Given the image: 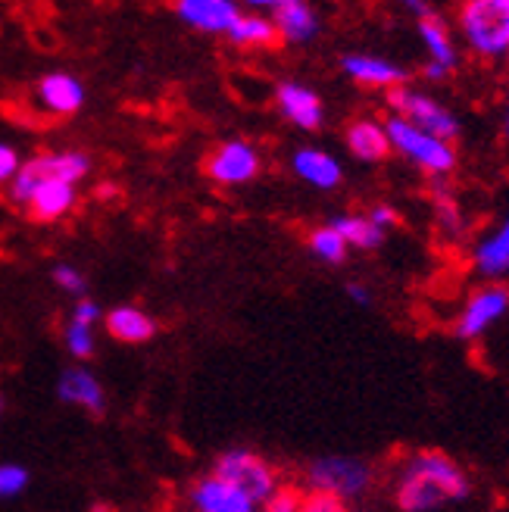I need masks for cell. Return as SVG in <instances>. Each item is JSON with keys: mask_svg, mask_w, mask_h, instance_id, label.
I'll list each match as a JSON object with an SVG mask.
<instances>
[{"mask_svg": "<svg viewBox=\"0 0 509 512\" xmlns=\"http://www.w3.org/2000/svg\"><path fill=\"white\" fill-rule=\"evenodd\" d=\"M72 203H75V185H69V182H41L25 207H29V213L38 222H54V219H60V216H66L72 210Z\"/></svg>", "mask_w": 509, "mask_h": 512, "instance_id": "7402d4cb", "label": "cell"}, {"mask_svg": "<svg viewBox=\"0 0 509 512\" xmlns=\"http://www.w3.org/2000/svg\"><path fill=\"white\" fill-rule=\"evenodd\" d=\"M100 319V306L94 300H79L75 303V310H72V322H82V325H91Z\"/></svg>", "mask_w": 509, "mask_h": 512, "instance_id": "d6a6232c", "label": "cell"}, {"mask_svg": "<svg viewBox=\"0 0 509 512\" xmlns=\"http://www.w3.org/2000/svg\"><path fill=\"white\" fill-rule=\"evenodd\" d=\"M332 228L347 241L350 250L369 253V250H378L381 244L388 241V232H385V228H378L369 219V213H344V216H335L332 219Z\"/></svg>", "mask_w": 509, "mask_h": 512, "instance_id": "44dd1931", "label": "cell"}, {"mask_svg": "<svg viewBox=\"0 0 509 512\" xmlns=\"http://www.w3.org/2000/svg\"><path fill=\"white\" fill-rule=\"evenodd\" d=\"M275 110L282 113V119H288L294 128H300V132H319L325 122L322 97L303 82H278Z\"/></svg>", "mask_w": 509, "mask_h": 512, "instance_id": "4fadbf2b", "label": "cell"}, {"mask_svg": "<svg viewBox=\"0 0 509 512\" xmlns=\"http://www.w3.org/2000/svg\"><path fill=\"white\" fill-rule=\"evenodd\" d=\"M369 213V219L378 225V228H385V232L391 235V228L397 225V210L391 207V203H375L372 210H366Z\"/></svg>", "mask_w": 509, "mask_h": 512, "instance_id": "1f68e13d", "label": "cell"}, {"mask_svg": "<svg viewBox=\"0 0 509 512\" xmlns=\"http://www.w3.org/2000/svg\"><path fill=\"white\" fill-rule=\"evenodd\" d=\"M107 331L116 341L141 344L157 335V322L144 310H138V306H116V310L107 313Z\"/></svg>", "mask_w": 509, "mask_h": 512, "instance_id": "603a6c76", "label": "cell"}, {"mask_svg": "<svg viewBox=\"0 0 509 512\" xmlns=\"http://www.w3.org/2000/svg\"><path fill=\"white\" fill-rule=\"evenodd\" d=\"M66 347L75 360H91L97 344H94V328L91 325H82V322H72L66 325Z\"/></svg>", "mask_w": 509, "mask_h": 512, "instance_id": "484cf974", "label": "cell"}, {"mask_svg": "<svg viewBox=\"0 0 509 512\" xmlns=\"http://www.w3.org/2000/svg\"><path fill=\"white\" fill-rule=\"evenodd\" d=\"M347 297L353 303H360V306H369L372 303V291L366 285H360V281H347Z\"/></svg>", "mask_w": 509, "mask_h": 512, "instance_id": "836d02e7", "label": "cell"}, {"mask_svg": "<svg viewBox=\"0 0 509 512\" xmlns=\"http://www.w3.org/2000/svg\"><path fill=\"white\" fill-rule=\"evenodd\" d=\"M391 494L400 512H444L472 494V481L450 453L410 450L391 472Z\"/></svg>", "mask_w": 509, "mask_h": 512, "instance_id": "6da1fadb", "label": "cell"}, {"mask_svg": "<svg viewBox=\"0 0 509 512\" xmlns=\"http://www.w3.org/2000/svg\"><path fill=\"white\" fill-rule=\"evenodd\" d=\"M291 169L303 185H310L316 191H335L344 182L341 160L322 147H297L291 157Z\"/></svg>", "mask_w": 509, "mask_h": 512, "instance_id": "9a60e30c", "label": "cell"}, {"mask_svg": "<svg viewBox=\"0 0 509 512\" xmlns=\"http://www.w3.org/2000/svg\"><path fill=\"white\" fill-rule=\"evenodd\" d=\"M378 484V469L363 456H319L307 466V491H322L332 494L344 503L363 500L372 494Z\"/></svg>", "mask_w": 509, "mask_h": 512, "instance_id": "3957f363", "label": "cell"}, {"mask_svg": "<svg viewBox=\"0 0 509 512\" xmlns=\"http://www.w3.org/2000/svg\"><path fill=\"white\" fill-rule=\"evenodd\" d=\"M232 44L238 47H275L278 44V32L269 16L263 13H238V19L232 22V29L225 35Z\"/></svg>", "mask_w": 509, "mask_h": 512, "instance_id": "cb8c5ba5", "label": "cell"}, {"mask_svg": "<svg viewBox=\"0 0 509 512\" xmlns=\"http://www.w3.org/2000/svg\"><path fill=\"white\" fill-rule=\"evenodd\" d=\"M456 35L478 60L509 57V0H466L456 10Z\"/></svg>", "mask_w": 509, "mask_h": 512, "instance_id": "7a4b0ae2", "label": "cell"}, {"mask_svg": "<svg viewBox=\"0 0 509 512\" xmlns=\"http://www.w3.org/2000/svg\"><path fill=\"white\" fill-rule=\"evenodd\" d=\"M300 488H278L275 497L263 506V512H300Z\"/></svg>", "mask_w": 509, "mask_h": 512, "instance_id": "f1b7e54d", "label": "cell"}, {"mask_svg": "<svg viewBox=\"0 0 509 512\" xmlns=\"http://www.w3.org/2000/svg\"><path fill=\"white\" fill-rule=\"evenodd\" d=\"M25 488H29V469L16 463L0 466V497H19Z\"/></svg>", "mask_w": 509, "mask_h": 512, "instance_id": "4316f807", "label": "cell"}, {"mask_svg": "<svg viewBox=\"0 0 509 512\" xmlns=\"http://www.w3.org/2000/svg\"><path fill=\"white\" fill-rule=\"evenodd\" d=\"M41 107L57 113V116H72L85 104V85L69 72H50L38 85Z\"/></svg>", "mask_w": 509, "mask_h": 512, "instance_id": "d6986e66", "label": "cell"}, {"mask_svg": "<svg viewBox=\"0 0 509 512\" xmlns=\"http://www.w3.org/2000/svg\"><path fill=\"white\" fill-rule=\"evenodd\" d=\"M57 394L63 403H72V406H82L88 409V413L100 416L104 413V406H107V397H104V388H100V381L82 369V366H72L60 375L57 381Z\"/></svg>", "mask_w": 509, "mask_h": 512, "instance_id": "ffe728a7", "label": "cell"}, {"mask_svg": "<svg viewBox=\"0 0 509 512\" xmlns=\"http://www.w3.org/2000/svg\"><path fill=\"white\" fill-rule=\"evenodd\" d=\"M19 169H22L19 153L10 144H0V185H10L19 175Z\"/></svg>", "mask_w": 509, "mask_h": 512, "instance_id": "f546056e", "label": "cell"}, {"mask_svg": "<svg viewBox=\"0 0 509 512\" xmlns=\"http://www.w3.org/2000/svg\"><path fill=\"white\" fill-rule=\"evenodd\" d=\"M54 281L63 288V291H72V294H79L82 288H85V278H82V272L75 269V266H54Z\"/></svg>", "mask_w": 509, "mask_h": 512, "instance_id": "4dcf8cb0", "label": "cell"}, {"mask_svg": "<svg viewBox=\"0 0 509 512\" xmlns=\"http://www.w3.org/2000/svg\"><path fill=\"white\" fill-rule=\"evenodd\" d=\"M385 104L391 116L403 119L406 125L419 128L425 135H435L441 141H456L460 138V119L453 116L447 104H441L438 97H431L428 91H419L413 85H400L385 94Z\"/></svg>", "mask_w": 509, "mask_h": 512, "instance_id": "5b68a950", "label": "cell"}, {"mask_svg": "<svg viewBox=\"0 0 509 512\" xmlns=\"http://www.w3.org/2000/svg\"><path fill=\"white\" fill-rule=\"evenodd\" d=\"M191 506H194V512H260V506L247 494L232 488L228 481L216 478L213 472L194 481Z\"/></svg>", "mask_w": 509, "mask_h": 512, "instance_id": "e0dca14e", "label": "cell"}, {"mask_svg": "<svg viewBox=\"0 0 509 512\" xmlns=\"http://www.w3.org/2000/svg\"><path fill=\"white\" fill-rule=\"evenodd\" d=\"M213 475L228 481L241 494H247L257 506H266L275 497V491L282 488V484H278V472L269 466V459H263L260 453H253V450H244V447L225 450L216 459Z\"/></svg>", "mask_w": 509, "mask_h": 512, "instance_id": "8992f818", "label": "cell"}, {"mask_svg": "<svg viewBox=\"0 0 509 512\" xmlns=\"http://www.w3.org/2000/svg\"><path fill=\"white\" fill-rule=\"evenodd\" d=\"M238 13L241 10L232 0H178L175 4V16L203 35H228Z\"/></svg>", "mask_w": 509, "mask_h": 512, "instance_id": "2e32d148", "label": "cell"}, {"mask_svg": "<svg viewBox=\"0 0 509 512\" xmlns=\"http://www.w3.org/2000/svg\"><path fill=\"white\" fill-rule=\"evenodd\" d=\"M472 266L485 281L509 278V213L472 247Z\"/></svg>", "mask_w": 509, "mask_h": 512, "instance_id": "ac0fdd59", "label": "cell"}, {"mask_svg": "<svg viewBox=\"0 0 509 512\" xmlns=\"http://www.w3.org/2000/svg\"><path fill=\"white\" fill-rule=\"evenodd\" d=\"M416 32L425 50V66L422 75L428 82H447L450 75L460 69V44H456V32L444 13L428 10L425 16L416 19Z\"/></svg>", "mask_w": 509, "mask_h": 512, "instance_id": "ba28073f", "label": "cell"}, {"mask_svg": "<svg viewBox=\"0 0 509 512\" xmlns=\"http://www.w3.org/2000/svg\"><path fill=\"white\" fill-rule=\"evenodd\" d=\"M307 247H310V253L316 256V260L325 263V266H341V263L347 260V256H350L347 241L335 232L332 222H325V225L313 228L310 238H307Z\"/></svg>", "mask_w": 509, "mask_h": 512, "instance_id": "d4e9b609", "label": "cell"}, {"mask_svg": "<svg viewBox=\"0 0 509 512\" xmlns=\"http://www.w3.org/2000/svg\"><path fill=\"white\" fill-rule=\"evenodd\" d=\"M260 169H263L260 147L244 141V138L222 141L207 157V175L222 188L247 185V182H253V178L260 175Z\"/></svg>", "mask_w": 509, "mask_h": 512, "instance_id": "30bf717a", "label": "cell"}, {"mask_svg": "<svg viewBox=\"0 0 509 512\" xmlns=\"http://www.w3.org/2000/svg\"><path fill=\"white\" fill-rule=\"evenodd\" d=\"M344 144L350 150L353 160L378 166L391 157V141H388V128L385 119H375V116H356L347 122L344 128Z\"/></svg>", "mask_w": 509, "mask_h": 512, "instance_id": "5bb4252c", "label": "cell"}, {"mask_svg": "<svg viewBox=\"0 0 509 512\" xmlns=\"http://www.w3.org/2000/svg\"><path fill=\"white\" fill-rule=\"evenodd\" d=\"M253 7L269 10V19L282 44L303 47V44H313L322 32V19L307 0H257Z\"/></svg>", "mask_w": 509, "mask_h": 512, "instance_id": "8fae6325", "label": "cell"}, {"mask_svg": "<svg viewBox=\"0 0 509 512\" xmlns=\"http://www.w3.org/2000/svg\"><path fill=\"white\" fill-rule=\"evenodd\" d=\"M503 128L509 132V94H506V110H503Z\"/></svg>", "mask_w": 509, "mask_h": 512, "instance_id": "e575fe53", "label": "cell"}, {"mask_svg": "<svg viewBox=\"0 0 509 512\" xmlns=\"http://www.w3.org/2000/svg\"><path fill=\"white\" fill-rule=\"evenodd\" d=\"M300 512H350V503H344L332 494H322V491H303Z\"/></svg>", "mask_w": 509, "mask_h": 512, "instance_id": "83f0119b", "label": "cell"}, {"mask_svg": "<svg viewBox=\"0 0 509 512\" xmlns=\"http://www.w3.org/2000/svg\"><path fill=\"white\" fill-rule=\"evenodd\" d=\"M509 313V288L503 281H488V285L475 288L466 303L460 316H456V338L463 341H475L481 335H488V331Z\"/></svg>", "mask_w": 509, "mask_h": 512, "instance_id": "9c48e42d", "label": "cell"}, {"mask_svg": "<svg viewBox=\"0 0 509 512\" xmlns=\"http://www.w3.org/2000/svg\"><path fill=\"white\" fill-rule=\"evenodd\" d=\"M341 72L353 85L369 88V91H385V94L410 82V72L397 60L378 57V54H356V50L341 57Z\"/></svg>", "mask_w": 509, "mask_h": 512, "instance_id": "7c38bea8", "label": "cell"}, {"mask_svg": "<svg viewBox=\"0 0 509 512\" xmlns=\"http://www.w3.org/2000/svg\"><path fill=\"white\" fill-rule=\"evenodd\" d=\"M385 128H388L391 150L397 153V157L406 160L413 169L431 175V178H447L456 169V163H460L456 144L441 141L435 135H425V132H419V128H413V125H406L397 116H388Z\"/></svg>", "mask_w": 509, "mask_h": 512, "instance_id": "277c9868", "label": "cell"}, {"mask_svg": "<svg viewBox=\"0 0 509 512\" xmlns=\"http://www.w3.org/2000/svg\"><path fill=\"white\" fill-rule=\"evenodd\" d=\"M88 169H91V163L79 150L41 153V157L22 163L19 175L10 182V197L19 203V207H25L41 182H69V185H75V182H82V178L88 175Z\"/></svg>", "mask_w": 509, "mask_h": 512, "instance_id": "52a82bcc", "label": "cell"}]
</instances>
